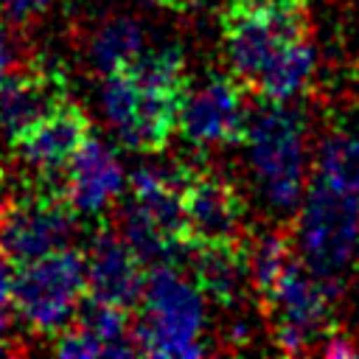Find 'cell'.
<instances>
[{
	"mask_svg": "<svg viewBox=\"0 0 359 359\" xmlns=\"http://www.w3.org/2000/svg\"><path fill=\"white\" fill-rule=\"evenodd\" d=\"M188 90L191 76L180 48L137 50L126 65L107 73V118L126 149L157 154L177 129Z\"/></svg>",
	"mask_w": 359,
	"mask_h": 359,
	"instance_id": "6da1fadb",
	"label": "cell"
},
{
	"mask_svg": "<svg viewBox=\"0 0 359 359\" xmlns=\"http://www.w3.org/2000/svg\"><path fill=\"white\" fill-rule=\"evenodd\" d=\"M219 34L227 73L252 93L261 73L289 48L309 39L306 0H224Z\"/></svg>",
	"mask_w": 359,
	"mask_h": 359,
	"instance_id": "7a4b0ae2",
	"label": "cell"
},
{
	"mask_svg": "<svg viewBox=\"0 0 359 359\" xmlns=\"http://www.w3.org/2000/svg\"><path fill=\"white\" fill-rule=\"evenodd\" d=\"M289 236L311 275L323 283L339 280L351 264L359 266L356 196L323 177H314L297 216V227Z\"/></svg>",
	"mask_w": 359,
	"mask_h": 359,
	"instance_id": "3957f363",
	"label": "cell"
},
{
	"mask_svg": "<svg viewBox=\"0 0 359 359\" xmlns=\"http://www.w3.org/2000/svg\"><path fill=\"white\" fill-rule=\"evenodd\" d=\"M87 297V258L79 247H62L20 266L11 289L14 314L42 337L65 331Z\"/></svg>",
	"mask_w": 359,
	"mask_h": 359,
	"instance_id": "277c9868",
	"label": "cell"
},
{
	"mask_svg": "<svg viewBox=\"0 0 359 359\" xmlns=\"http://www.w3.org/2000/svg\"><path fill=\"white\" fill-rule=\"evenodd\" d=\"M79 213L73 210L65 185H53L48 174H36V182L0 208V250L25 266L62 247H70Z\"/></svg>",
	"mask_w": 359,
	"mask_h": 359,
	"instance_id": "5b68a950",
	"label": "cell"
},
{
	"mask_svg": "<svg viewBox=\"0 0 359 359\" xmlns=\"http://www.w3.org/2000/svg\"><path fill=\"white\" fill-rule=\"evenodd\" d=\"M247 143L266 202L278 210H292L303 191V118L286 104H266L250 123Z\"/></svg>",
	"mask_w": 359,
	"mask_h": 359,
	"instance_id": "8992f818",
	"label": "cell"
},
{
	"mask_svg": "<svg viewBox=\"0 0 359 359\" xmlns=\"http://www.w3.org/2000/svg\"><path fill=\"white\" fill-rule=\"evenodd\" d=\"M146 317L132 328V342L137 353L154 356H196L202 353L199 323L202 303L196 289H191L171 266L151 269L146 280Z\"/></svg>",
	"mask_w": 359,
	"mask_h": 359,
	"instance_id": "52a82bcc",
	"label": "cell"
},
{
	"mask_svg": "<svg viewBox=\"0 0 359 359\" xmlns=\"http://www.w3.org/2000/svg\"><path fill=\"white\" fill-rule=\"evenodd\" d=\"M261 309L269 317L272 339L286 353L306 351L311 342L334 334L325 283L297 261H292Z\"/></svg>",
	"mask_w": 359,
	"mask_h": 359,
	"instance_id": "ba28073f",
	"label": "cell"
},
{
	"mask_svg": "<svg viewBox=\"0 0 359 359\" xmlns=\"http://www.w3.org/2000/svg\"><path fill=\"white\" fill-rule=\"evenodd\" d=\"M177 129L194 146H222L247 140L250 115L244 107V87L227 76H208L199 87H191Z\"/></svg>",
	"mask_w": 359,
	"mask_h": 359,
	"instance_id": "9c48e42d",
	"label": "cell"
},
{
	"mask_svg": "<svg viewBox=\"0 0 359 359\" xmlns=\"http://www.w3.org/2000/svg\"><path fill=\"white\" fill-rule=\"evenodd\" d=\"M180 213L185 238L194 250L202 244L241 238L247 205L230 180L194 168L180 191Z\"/></svg>",
	"mask_w": 359,
	"mask_h": 359,
	"instance_id": "30bf717a",
	"label": "cell"
},
{
	"mask_svg": "<svg viewBox=\"0 0 359 359\" xmlns=\"http://www.w3.org/2000/svg\"><path fill=\"white\" fill-rule=\"evenodd\" d=\"M90 137H93L90 115L84 112V107L65 98L8 143L25 165H31L36 174L53 177L70 165V160Z\"/></svg>",
	"mask_w": 359,
	"mask_h": 359,
	"instance_id": "8fae6325",
	"label": "cell"
},
{
	"mask_svg": "<svg viewBox=\"0 0 359 359\" xmlns=\"http://www.w3.org/2000/svg\"><path fill=\"white\" fill-rule=\"evenodd\" d=\"M87 258V294L95 300H107L123 309H135L140 303V294L149 280V269L143 261L135 255L129 241L109 230L101 227L90 247L84 250Z\"/></svg>",
	"mask_w": 359,
	"mask_h": 359,
	"instance_id": "7c38bea8",
	"label": "cell"
},
{
	"mask_svg": "<svg viewBox=\"0 0 359 359\" xmlns=\"http://www.w3.org/2000/svg\"><path fill=\"white\" fill-rule=\"evenodd\" d=\"M67 98V79L50 65L14 67L0 84V132L14 140L39 115Z\"/></svg>",
	"mask_w": 359,
	"mask_h": 359,
	"instance_id": "4fadbf2b",
	"label": "cell"
},
{
	"mask_svg": "<svg viewBox=\"0 0 359 359\" xmlns=\"http://www.w3.org/2000/svg\"><path fill=\"white\" fill-rule=\"evenodd\" d=\"M65 194L76 213L98 216L123 188V171L112 151L90 137L65 168Z\"/></svg>",
	"mask_w": 359,
	"mask_h": 359,
	"instance_id": "5bb4252c",
	"label": "cell"
},
{
	"mask_svg": "<svg viewBox=\"0 0 359 359\" xmlns=\"http://www.w3.org/2000/svg\"><path fill=\"white\" fill-rule=\"evenodd\" d=\"M194 255V283L213 303L233 309L244 289L250 286V250L241 238L202 244L191 250Z\"/></svg>",
	"mask_w": 359,
	"mask_h": 359,
	"instance_id": "9a60e30c",
	"label": "cell"
},
{
	"mask_svg": "<svg viewBox=\"0 0 359 359\" xmlns=\"http://www.w3.org/2000/svg\"><path fill=\"white\" fill-rule=\"evenodd\" d=\"M314 73V50L306 42L289 48L286 53H280L255 81L252 93L264 101V104H289L294 95H300L309 84Z\"/></svg>",
	"mask_w": 359,
	"mask_h": 359,
	"instance_id": "2e32d148",
	"label": "cell"
},
{
	"mask_svg": "<svg viewBox=\"0 0 359 359\" xmlns=\"http://www.w3.org/2000/svg\"><path fill=\"white\" fill-rule=\"evenodd\" d=\"M79 325L87 328L95 342L101 345V353L107 356H132L137 353L135 342H132V320H129V309L107 303V300H95V297H84L76 314Z\"/></svg>",
	"mask_w": 359,
	"mask_h": 359,
	"instance_id": "e0dca14e",
	"label": "cell"
},
{
	"mask_svg": "<svg viewBox=\"0 0 359 359\" xmlns=\"http://www.w3.org/2000/svg\"><path fill=\"white\" fill-rule=\"evenodd\" d=\"M289 266H292V236L283 230L264 233L250 252V286L261 303L272 294V289L278 286V280Z\"/></svg>",
	"mask_w": 359,
	"mask_h": 359,
	"instance_id": "ac0fdd59",
	"label": "cell"
},
{
	"mask_svg": "<svg viewBox=\"0 0 359 359\" xmlns=\"http://www.w3.org/2000/svg\"><path fill=\"white\" fill-rule=\"evenodd\" d=\"M137 28L129 20H115L112 25H107L95 42V56L101 62V67L109 73L121 65H126L135 53H137Z\"/></svg>",
	"mask_w": 359,
	"mask_h": 359,
	"instance_id": "d6986e66",
	"label": "cell"
},
{
	"mask_svg": "<svg viewBox=\"0 0 359 359\" xmlns=\"http://www.w3.org/2000/svg\"><path fill=\"white\" fill-rule=\"evenodd\" d=\"M53 353L59 356H98L101 345L95 342V337L81 328L79 323H70L65 331H59L53 337Z\"/></svg>",
	"mask_w": 359,
	"mask_h": 359,
	"instance_id": "ffe728a7",
	"label": "cell"
},
{
	"mask_svg": "<svg viewBox=\"0 0 359 359\" xmlns=\"http://www.w3.org/2000/svg\"><path fill=\"white\" fill-rule=\"evenodd\" d=\"M53 0H0V11L11 22H25L36 14H42Z\"/></svg>",
	"mask_w": 359,
	"mask_h": 359,
	"instance_id": "44dd1931",
	"label": "cell"
},
{
	"mask_svg": "<svg viewBox=\"0 0 359 359\" xmlns=\"http://www.w3.org/2000/svg\"><path fill=\"white\" fill-rule=\"evenodd\" d=\"M11 300H0V353L11 351V325H14V306H8Z\"/></svg>",
	"mask_w": 359,
	"mask_h": 359,
	"instance_id": "7402d4cb",
	"label": "cell"
},
{
	"mask_svg": "<svg viewBox=\"0 0 359 359\" xmlns=\"http://www.w3.org/2000/svg\"><path fill=\"white\" fill-rule=\"evenodd\" d=\"M14 278H17V266H14V261L0 250V300H11Z\"/></svg>",
	"mask_w": 359,
	"mask_h": 359,
	"instance_id": "603a6c76",
	"label": "cell"
},
{
	"mask_svg": "<svg viewBox=\"0 0 359 359\" xmlns=\"http://www.w3.org/2000/svg\"><path fill=\"white\" fill-rule=\"evenodd\" d=\"M11 70H14V42H11V36L0 28V84H3V79H6Z\"/></svg>",
	"mask_w": 359,
	"mask_h": 359,
	"instance_id": "cb8c5ba5",
	"label": "cell"
},
{
	"mask_svg": "<svg viewBox=\"0 0 359 359\" xmlns=\"http://www.w3.org/2000/svg\"><path fill=\"white\" fill-rule=\"evenodd\" d=\"M323 353H325V356H353L356 351H353V345H351L345 337L331 334V337L325 339V345H323Z\"/></svg>",
	"mask_w": 359,
	"mask_h": 359,
	"instance_id": "d4e9b609",
	"label": "cell"
},
{
	"mask_svg": "<svg viewBox=\"0 0 359 359\" xmlns=\"http://www.w3.org/2000/svg\"><path fill=\"white\" fill-rule=\"evenodd\" d=\"M165 6H171V8H177V11H188V8H194V6H199L202 0H163Z\"/></svg>",
	"mask_w": 359,
	"mask_h": 359,
	"instance_id": "484cf974",
	"label": "cell"
},
{
	"mask_svg": "<svg viewBox=\"0 0 359 359\" xmlns=\"http://www.w3.org/2000/svg\"><path fill=\"white\" fill-rule=\"evenodd\" d=\"M3 188H6V168L0 165V194H3Z\"/></svg>",
	"mask_w": 359,
	"mask_h": 359,
	"instance_id": "4316f807",
	"label": "cell"
},
{
	"mask_svg": "<svg viewBox=\"0 0 359 359\" xmlns=\"http://www.w3.org/2000/svg\"><path fill=\"white\" fill-rule=\"evenodd\" d=\"M353 196H356V230H359V188H356V194H353Z\"/></svg>",
	"mask_w": 359,
	"mask_h": 359,
	"instance_id": "83f0119b",
	"label": "cell"
},
{
	"mask_svg": "<svg viewBox=\"0 0 359 359\" xmlns=\"http://www.w3.org/2000/svg\"><path fill=\"white\" fill-rule=\"evenodd\" d=\"M353 73H356V87H359V56H356V67H353Z\"/></svg>",
	"mask_w": 359,
	"mask_h": 359,
	"instance_id": "f1b7e54d",
	"label": "cell"
},
{
	"mask_svg": "<svg viewBox=\"0 0 359 359\" xmlns=\"http://www.w3.org/2000/svg\"><path fill=\"white\" fill-rule=\"evenodd\" d=\"M160 3H163V0H160Z\"/></svg>",
	"mask_w": 359,
	"mask_h": 359,
	"instance_id": "f546056e",
	"label": "cell"
}]
</instances>
